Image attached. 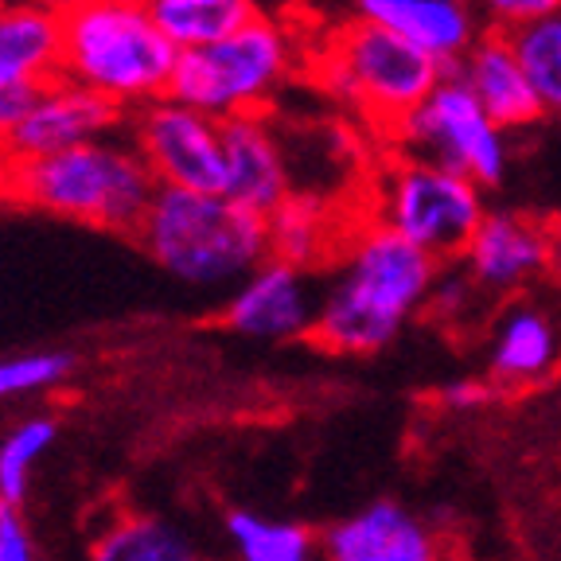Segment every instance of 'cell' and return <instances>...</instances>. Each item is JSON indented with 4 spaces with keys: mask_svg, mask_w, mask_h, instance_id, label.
I'll use <instances>...</instances> for the list:
<instances>
[{
    "mask_svg": "<svg viewBox=\"0 0 561 561\" xmlns=\"http://www.w3.org/2000/svg\"><path fill=\"white\" fill-rule=\"evenodd\" d=\"M157 187L129 137L90 140L35 160H0V199L114 234H137Z\"/></svg>",
    "mask_w": 561,
    "mask_h": 561,
    "instance_id": "obj_1",
    "label": "cell"
},
{
    "mask_svg": "<svg viewBox=\"0 0 561 561\" xmlns=\"http://www.w3.org/2000/svg\"><path fill=\"white\" fill-rule=\"evenodd\" d=\"M59 75L122 105L168 98L180 47L149 0H59Z\"/></svg>",
    "mask_w": 561,
    "mask_h": 561,
    "instance_id": "obj_2",
    "label": "cell"
},
{
    "mask_svg": "<svg viewBox=\"0 0 561 561\" xmlns=\"http://www.w3.org/2000/svg\"><path fill=\"white\" fill-rule=\"evenodd\" d=\"M133 238L160 270L195 289H238L257 265L270 262L265 215L227 195L184 187H157V199Z\"/></svg>",
    "mask_w": 561,
    "mask_h": 561,
    "instance_id": "obj_3",
    "label": "cell"
},
{
    "mask_svg": "<svg viewBox=\"0 0 561 561\" xmlns=\"http://www.w3.org/2000/svg\"><path fill=\"white\" fill-rule=\"evenodd\" d=\"M316 75L328 94L390 137L448 79V67L367 20H351L328 39Z\"/></svg>",
    "mask_w": 561,
    "mask_h": 561,
    "instance_id": "obj_4",
    "label": "cell"
},
{
    "mask_svg": "<svg viewBox=\"0 0 561 561\" xmlns=\"http://www.w3.org/2000/svg\"><path fill=\"white\" fill-rule=\"evenodd\" d=\"M297 44L280 20L257 16L222 44L180 51L168 98L215 122L265 114L277 87L289 79Z\"/></svg>",
    "mask_w": 561,
    "mask_h": 561,
    "instance_id": "obj_5",
    "label": "cell"
},
{
    "mask_svg": "<svg viewBox=\"0 0 561 561\" xmlns=\"http://www.w3.org/2000/svg\"><path fill=\"white\" fill-rule=\"evenodd\" d=\"M367 219L398 230L448 265L465 257L472 234L488 219V203L483 187L453 168L417 157H394L370 180Z\"/></svg>",
    "mask_w": 561,
    "mask_h": 561,
    "instance_id": "obj_6",
    "label": "cell"
},
{
    "mask_svg": "<svg viewBox=\"0 0 561 561\" xmlns=\"http://www.w3.org/2000/svg\"><path fill=\"white\" fill-rule=\"evenodd\" d=\"M398 157H417L468 175L480 187L507 180V133L491 122L476 94L448 70V79L390 133Z\"/></svg>",
    "mask_w": 561,
    "mask_h": 561,
    "instance_id": "obj_7",
    "label": "cell"
},
{
    "mask_svg": "<svg viewBox=\"0 0 561 561\" xmlns=\"http://www.w3.org/2000/svg\"><path fill=\"white\" fill-rule=\"evenodd\" d=\"M440 270H445V262L425 254L421 245H413L398 230L363 215V219H355L347 242H343L332 280L355 300H363L370 312L386 316L394 324H405L413 312H425Z\"/></svg>",
    "mask_w": 561,
    "mask_h": 561,
    "instance_id": "obj_8",
    "label": "cell"
},
{
    "mask_svg": "<svg viewBox=\"0 0 561 561\" xmlns=\"http://www.w3.org/2000/svg\"><path fill=\"white\" fill-rule=\"evenodd\" d=\"M125 133L160 187H184L203 195L227 192L222 122L175 98H157L133 110Z\"/></svg>",
    "mask_w": 561,
    "mask_h": 561,
    "instance_id": "obj_9",
    "label": "cell"
},
{
    "mask_svg": "<svg viewBox=\"0 0 561 561\" xmlns=\"http://www.w3.org/2000/svg\"><path fill=\"white\" fill-rule=\"evenodd\" d=\"M320 300L324 289L316 285V273L270 257L230 293L219 320L234 335L257 343L312 340Z\"/></svg>",
    "mask_w": 561,
    "mask_h": 561,
    "instance_id": "obj_10",
    "label": "cell"
},
{
    "mask_svg": "<svg viewBox=\"0 0 561 561\" xmlns=\"http://www.w3.org/2000/svg\"><path fill=\"white\" fill-rule=\"evenodd\" d=\"M129 125V114L110 98L79 87L70 79H51L39 87L35 102L27 105L24 122L0 149V160H35L90 145V140L117 137Z\"/></svg>",
    "mask_w": 561,
    "mask_h": 561,
    "instance_id": "obj_11",
    "label": "cell"
},
{
    "mask_svg": "<svg viewBox=\"0 0 561 561\" xmlns=\"http://www.w3.org/2000/svg\"><path fill=\"white\" fill-rule=\"evenodd\" d=\"M460 265L483 297H523L550 280V222L523 210H488Z\"/></svg>",
    "mask_w": 561,
    "mask_h": 561,
    "instance_id": "obj_12",
    "label": "cell"
},
{
    "mask_svg": "<svg viewBox=\"0 0 561 561\" xmlns=\"http://www.w3.org/2000/svg\"><path fill=\"white\" fill-rule=\"evenodd\" d=\"M561 367V293L503 300L488 328V375L503 390L538 386Z\"/></svg>",
    "mask_w": 561,
    "mask_h": 561,
    "instance_id": "obj_13",
    "label": "cell"
},
{
    "mask_svg": "<svg viewBox=\"0 0 561 561\" xmlns=\"http://www.w3.org/2000/svg\"><path fill=\"white\" fill-rule=\"evenodd\" d=\"M324 561H445L437 526L394 500H375L320 535Z\"/></svg>",
    "mask_w": 561,
    "mask_h": 561,
    "instance_id": "obj_14",
    "label": "cell"
},
{
    "mask_svg": "<svg viewBox=\"0 0 561 561\" xmlns=\"http://www.w3.org/2000/svg\"><path fill=\"white\" fill-rule=\"evenodd\" d=\"M355 20L398 35L448 70L488 32L480 27L476 0H355Z\"/></svg>",
    "mask_w": 561,
    "mask_h": 561,
    "instance_id": "obj_15",
    "label": "cell"
},
{
    "mask_svg": "<svg viewBox=\"0 0 561 561\" xmlns=\"http://www.w3.org/2000/svg\"><path fill=\"white\" fill-rule=\"evenodd\" d=\"M453 75L476 94V102L488 110V117L503 133L530 129L546 117L542 98L526 75L523 59L515 51V39L507 32H483L476 47L456 62Z\"/></svg>",
    "mask_w": 561,
    "mask_h": 561,
    "instance_id": "obj_16",
    "label": "cell"
},
{
    "mask_svg": "<svg viewBox=\"0 0 561 561\" xmlns=\"http://www.w3.org/2000/svg\"><path fill=\"white\" fill-rule=\"evenodd\" d=\"M222 152H227V192L222 195L250 207L254 215L270 219L273 210L297 192L289 152L280 149L265 114L222 122Z\"/></svg>",
    "mask_w": 561,
    "mask_h": 561,
    "instance_id": "obj_17",
    "label": "cell"
},
{
    "mask_svg": "<svg viewBox=\"0 0 561 561\" xmlns=\"http://www.w3.org/2000/svg\"><path fill=\"white\" fill-rule=\"evenodd\" d=\"M265 227H270V257L316 273L320 265L340 262L343 242L355 222L343 227L340 210L320 192H293L265 219Z\"/></svg>",
    "mask_w": 561,
    "mask_h": 561,
    "instance_id": "obj_18",
    "label": "cell"
},
{
    "mask_svg": "<svg viewBox=\"0 0 561 561\" xmlns=\"http://www.w3.org/2000/svg\"><path fill=\"white\" fill-rule=\"evenodd\" d=\"M59 79V12L51 4H0V87Z\"/></svg>",
    "mask_w": 561,
    "mask_h": 561,
    "instance_id": "obj_19",
    "label": "cell"
},
{
    "mask_svg": "<svg viewBox=\"0 0 561 561\" xmlns=\"http://www.w3.org/2000/svg\"><path fill=\"white\" fill-rule=\"evenodd\" d=\"M87 561H207L184 526L152 511H117L90 538Z\"/></svg>",
    "mask_w": 561,
    "mask_h": 561,
    "instance_id": "obj_20",
    "label": "cell"
},
{
    "mask_svg": "<svg viewBox=\"0 0 561 561\" xmlns=\"http://www.w3.org/2000/svg\"><path fill=\"white\" fill-rule=\"evenodd\" d=\"M222 535L234 561H324L320 535L293 518L234 507L222 518Z\"/></svg>",
    "mask_w": 561,
    "mask_h": 561,
    "instance_id": "obj_21",
    "label": "cell"
},
{
    "mask_svg": "<svg viewBox=\"0 0 561 561\" xmlns=\"http://www.w3.org/2000/svg\"><path fill=\"white\" fill-rule=\"evenodd\" d=\"M398 332H402V324L370 312L363 300L340 289L335 280L324 285V300H320V316H316L312 332V340L320 347L335 351V355H375V351L390 347L398 340Z\"/></svg>",
    "mask_w": 561,
    "mask_h": 561,
    "instance_id": "obj_22",
    "label": "cell"
},
{
    "mask_svg": "<svg viewBox=\"0 0 561 561\" xmlns=\"http://www.w3.org/2000/svg\"><path fill=\"white\" fill-rule=\"evenodd\" d=\"M164 35L180 51H195V47H210L242 32L250 20H257L254 0H168V4H152Z\"/></svg>",
    "mask_w": 561,
    "mask_h": 561,
    "instance_id": "obj_23",
    "label": "cell"
},
{
    "mask_svg": "<svg viewBox=\"0 0 561 561\" xmlns=\"http://www.w3.org/2000/svg\"><path fill=\"white\" fill-rule=\"evenodd\" d=\"M55 437H59V421L47 413H35V417L12 425L9 437L0 440V503H16V507L24 503L35 465L44 460Z\"/></svg>",
    "mask_w": 561,
    "mask_h": 561,
    "instance_id": "obj_24",
    "label": "cell"
},
{
    "mask_svg": "<svg viewBox=\"0 0 561 561\" xmlns=\"http://www.w3.org/2000/svg\"><path fill=\"white\" fill-rule=\"evenodd\" d=\"M511 39H515V51L535 82L538 98H542V110L561 117V12L535 27H523Z\"/></svg>",
    "mask_w": 561,
    "mask_h": 561,
    "instance_id": "obj_25",
    "label": "cell"
},
{
    "mask_svg": "<svg viewBox=\"0 0 561 561\" xmlns=\"http://www.w3.org/2000/svg\"><path fill=\"white\" fill-rule=\"evenodd\" d=\"M75 370V359L67 351H27V355H9L0 359V402L4 398L44 394L62 386Z\"/></svg>",
    "mask_w": 561,
    "mask_h": 561,
    "instance_id": "obj_26",
    "label": "cell"
},
{
    "mask_svg": "<svg viewBox=\"0 0 561 561\" xmlns=\"http://www.w3.org/2000/svg\"><path fill=\"white\" fill-rule=\"evenodd\" d=\"M480 300H483L480 285L468 277L465 265H445L440 277H437V285H433V293H430L425 312L437 316V320H445V324H465L468 312H472Z\"/></svg>",
    "mask_w": 561,
    "mask_h": 561,
    "instance_id": "obj_27",
    "label": "cell"
},
{
    "mask_svg": "<svg viewBox=\"0 0 561 561\" xmlns=\"http://www.w3.org/2000/svg\"><path fill=\"white\" fill-rule=\"evenodd\" d=\"M476 12L491 24V32H523L542 20L558 16L561 0H476Z\"/></svg>",
    "mask_w": 561,
    "mask_h": 561,
    "instance_id": "obj_28",
    "label": "cell"
},
{
    "mask_svg": "<svg viewBox=\"0 0 561 561\" xmlns=\"http://www.w3.org/2000/svg\"><path fill=\"white\" fill-rule=\"evenodd\" d=\"M495 390H500V386L491 382V378H472V375L453 378V382H445L437 390V405H445V410H453V413H472L495 402Z\"/></svg>",
    "mask_w": 561,
    "mask_h": 561,
    "instance_id": "obj_29",
    "label": "cell"
},
{
    "mask_svg": "<svg viewBox=\"0 0 561 561\" xmlns=\"http://www.w3.org/2000/svg\"><path fill=\"white\" fill-rule=\"evenodd\" d=\"M0 561H39L27 518L16 503H0Z\"/></svg>",
    "mask_w": 561,
    "mask_h": 561,
    "instance_id": "obj_30",
    "label": "cell"
},
{
    "mask_svg": "<svg viewBox=\"0 0 561 561\" xmlns=\"http://www.w3.org/2000/svg\"><path fill=\"white\" fill-rule=\"evenodd\" d=\"M35 94H39V87H0V149L9 145L16 125L24 122L27 105L35 102Z\"/></svg>",
    "mask_w": 561,
    "mask_h": 561,
    "instance_id": "obj_31",
    "label": "cell"
},
{
    "mask_svg": "<svg viewBox=\"0 0 561 561\" xmlns=\"http://www.w3.org/2000/svg\"><path fill=\"white\" fill-rule=\"evenodd\" d=\"M550 285L561 293V215L550 222Z\"/></svg>",
    "mask_w": 561,
    "mask_h": 561,
    "instance_id": "obj_32",
    "label": "cell"
},
{
    "mask_svg": "<svg viewBox=\"0 0 561 561\" xmlns=\"http://www.w3.org/2000/svg\"><path fill=\"white\" fill-rule=\"evenodd\" d=\"M0 4H51V9H55L59 0H0Z\"/></svg>",
    "mask_w": 561,
    "mask_h": 561,
    "instance_id": "obj_33",
    "label": "cell"
},
{
    "mask_svg": "<svg viewBox=\"0 0 561 561\" xmlns=\"http://www.w3.org/2000/svg\"><path fill=\"white\" fill-rule=\"evenodd\" d=\"M149 4H168V0H149Z\"/></svg>",
    "mask_w": 561,
    "mask_h": 561,
    "instance_id": "obj_34",
    "label": "cell"
}]
</instances>
